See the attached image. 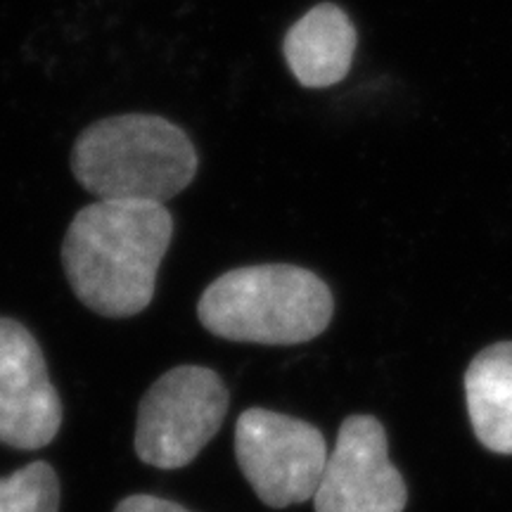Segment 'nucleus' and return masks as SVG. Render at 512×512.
I'll return each instance as SVG.
<instances>
[{"mask_svg": "<svg viewBox=\"0 0 512 512\" xmlns=\"http://www.w3.org/2000/svg\"><path fill=\"white\" fill-rule=\"evenodd\" d=\"M335 299L309 268L259 264L235 268L202 292L197 318L230 342L302 344L328 330Z\"/></svg>", "mask_w": 512, "mask_h": 512, "instance_id": "3", "label": "nucleus"}, {"mask_svg": "<svg viewBox=\"0 0 512 512\" xmlns=\"http://www.w3.org/2000/svg\"><path fill=\"white\" fill-rule=\"evenodd\" d=\"M174 238V216L159 202L98 200L69 223L62 264L83 306L131 318L150 306L157 273Z\"/></svg>", "mask_w": 512, "mask_h": 512, "instance_id": "1", "label": "nucleus"}, {"mask_svg": "<svg viewBox=\"0 0 512 512\" xmlns=\"http://www.w3.org/2000/svg\"><path fill=\"white\" fill-rule=\"evenodd\" d=\"M356 46L358 34L347 12L320 3L292 24L283 53L294 79L304 88H328L349 74Z\"/></svg>", "mask_w": 512, "mask_h": 512, "instance_id": "8", "label": "nucleus"}, {"mask_svg": "<svg viewBox=\"0 0 512 512\" xmlns=\"http://www.w3.org/2000/svg\"><path fill=\"white\" fill-rule=\"evenodd\" d=\"M114 512H190L183 505H178L174 501H166V498H157V496H128L121 501Z\"/></svg>", "mask_w": 512, "mask_h": 512, "instance_id": "11", "label": "nucleus"}, {"mask_svg": "<svg viewBox=\"0 0 512 512\" xmlns=\"http://www.w3.org/2000/svg\"><path fill=\"white\" fill-rule=\"evenodd\" d=\"M195 145L181 126L157 114L95 121L76 138L72 171L98 200L169 202L195 181Z\"/></svg>", "mask_w": 512, "mask_h": 512, "instance_id": "2", "label": "nucleus"}, {"mask_svg": "<svg viewBox=\"0 0 512 512\" xmlns=\"http://www.w3.org/2000/svg\"><path fill=\"white\" fill-rule=\"evenodd\" d=\"M465 401L479 444L512 456V342L475 356L465 373Z\"/></svg>", "mask_w": 512, "mask_h": 512, "instance_id": "9", "label": "nucleus"}, {"mask_svg": "<svg viewBox=\"0 0 512 512\" xmlns=\"http://www.w3.org/2000/svg\"><path fill=\"white\" fill-rule=\"evenodd\" d=\"M313 503L316 512H403L408 489L389 460L380 420L351 415L342 422Z\"/></svg>", "mask_w": 512, "mask_h": 512, "instance_id": "6", "label": "nucleus"}, {"mask_svg": "<svg viewBox=\"0 0 512 512\" xmlns=\"http://www.w3.org/2000/svg\"><path fill=\"white\" fill-rule=\"evenodd\" d=\"M221 375L202 366L166 370L138 406L136 453L145 465L181 470L221 430L228 413Z\"/></svg>", "mask_w": 512, "mask_h": 512, "instance_id": "4", "label": "nucleus"}, {"mask_svg": "<svg viewBox=\"0 0 512 512\" xmlns=\"http://www.w3.org/2000/svg\"><path fill=\"white\" fill-rule=\"evenodd\" d=\"M60 482L53 465L36 460L0 479V512H57Z\"/></svg>", "mask_w": 512, "mask_h": 512, "instance_id": "10", "label": "nucleus"}, {"mask_svg": "<svg viewBox=\"0 0 512 512\" xmlns=\"http://www.w3.org/2000/svg\"><path fill=\"white\" fill-rule=\"evenodd\" d=\"M328 456L323 434L290 415L249 408L235 425V458L268 508L283 510L316 496Z\"/></svg>", "mask_w": 512, "mask_h": 512, "instance_id": "5", "label": "nucleus"}, {"mask_svg": "<svg viewBox=\"0 0 512 512\" xmlns=\"http://www.w3.org/2000/svg\"><path fill=\"white\" fill-rule=\"evenodd\" d=\"M62 427V401L36 337L15 318H0V444L38 451Z\"/></svg>", "mask_w": 512, "mask_h": 512, "instance_id": "7", "label": "nucleus"}]
</instances>
